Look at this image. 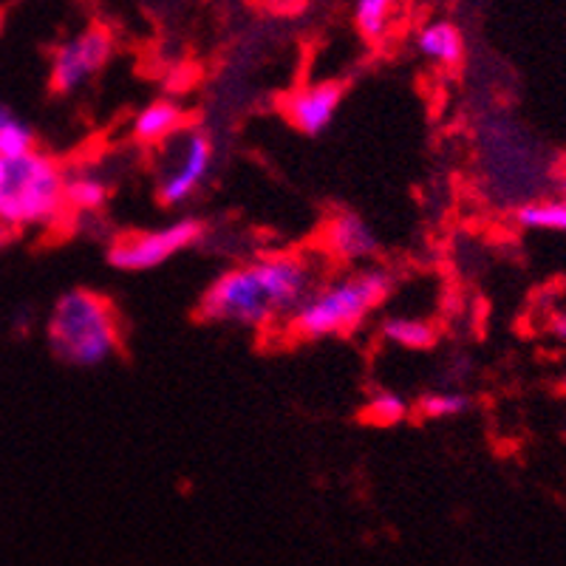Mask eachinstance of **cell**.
<instances>
[{
    "instance_id": "1",
    "label": "cell",
    "mask_w": 566,
    "mask_h": 566,
    "mask_svg": "<svg viewBox=\"0 0 566 566\" xmlns=\"http://www.w3.org/2000/svg\"><path fill=\"white\" fill-rule=\"evenodd\" d=\"M321 283V272L303 252H272L221 272L201 295L196 315L205 323L252 332L283 326Z\"/></svg>"
},
{
    "instance_id": "2",
    "label": "cell",
    "mask_w": 566,
    "mask_h": 566,
    "mask_svg": "<svg viewBox=\"0 0 566 566\" xmlns=\"http://www.w3.org/2000/svg\"><path fill=\"white\" fill-rule=\"evenodd\" d=\"M391 290V272L382 266H363L335 281L317 283L283 326L297 340L352 335L380 310Z\"/></svg>"
},
{
    "instance_id": "3",
    "label": "cell",
    "mask_w": 566,
    "mask_h": 566,
    "mask_svg": "<svg viewBox=\"0 0 566 566\" xmlns=\"http://www.w3.org/2000/svg\"><path fill=\"white\" fill-rule=\"evenodd\" d=\"M45 343L65 366L97 368L119 352L123 328L108 297L91 290H69L49 312Z\"/></svg>"
},
{
    "instance_id": "4",
    "label": "cell",
    "mask_w": 566,
    "mask_h": 566,
    "mask_svg": "<svg viewBox=\"0 0 566 566\" xmlns=\"http://www.w3.org/2000/svg\"><path fill=\"white\" fill-rule=\"evenodd\" d=\"M65 170L49 154L29 150L0 159V221L18 230L54 227L65 207Z\"/></svg>"
},
{
    "instance_id": "5",
    "label": "cell",
    "mask_w": 566,
    "mask_h": 566,
    "mask_svg": "<svg viewBox=\"0 0 566 566\" xmlns=\"http://www.w3.org/2000/svg\"><path fill=\"white\" fill-rule=\"evenodd\" d=\"M165 145H168V150H165L156 196L165 207H181L199 193L201 185L210 176L216 145H212L207 130L193 128V125H185Z\"/></svg>"
},
{
    "instance_id": "6",
    "label": "cell",
    "mask_w": 566,
    "mask_h": 566,
    "mask_svg": "<svg viewBox=\"0 0 566 566\" xmlns=\"http://www.w3.org/2000/svg\"><path fill=\"white\" fill-rule=\"evenodd\" d=\"M205 239V224L199 219H179L174 224L116 235L108 244V264L119 272L159 270L179 252L190 250Z\"/></svg>"
},
{
    "instance_id": "7",
    "label": "cell",
    "mask_w": 566,
    "mask_h": 566,
    "mask_svg": "<svg viewBox=\"0 0 566 566\" xmlns=\"http://www.w3.org/2000/svg\"><path fill=\"white\" fill-rule=\"evenodd\" d=\"M114 57V38L108 29L94 27L74 38L63 40L52 54V80L54 94H74L83 88L91 77H97L99 71Z\"/></svg>"
},
{
    "instance_id": "8",
    "label": "cell",
    "mask_w": 566,
    "mask_h": 566,
    "mask_svg": "<svg viewBox=\"0 0 566 566\" xmlns=\"http://www.w3.org/2000/svg\"><path fill=\"white\" fill-rule=\"evenodd\" d=\"M343 97H346V85L337 83V80L303 85L283 99V116L301 134L321 136L323 130H328V125L335 123Z\"/></svg>"
},
{
    "instance_id": "9",
    "label": "cell",
    "mask_w": 566,
    "mask_h": 566,
    "mask_svg": "<svg viewBox=\"0 0 566 566\" xmlns=\"http://www.w3.org/2000/svg\"><path fill=\"white\" fill-rule=\"evenodd\" d=\"M323 250L340 264H366L380 252V239L363 216L340 210L323 224Z\"/></svg>"
},
{
    "instance_id": "10",
    "label": "cell",
    "mask_w": 566,
    "mask_h": 566,
    "mask_svg": "<svg viewBox=\"0 0 566 566\" xmlns=\"http://www.w3.org/2000/svg\"><path fill=\"white\" fill-rule=\"evenodd\" d=\"M187 125V114L179 103L174 99H154L148 103L139 114L134 116L130 123V136H134L139 145H165L174 134H179Z\"/></svg>"
},
{
    "instance_id": "11",
    "label": "cell",
    "mask_w": 566,
    "mask_h": 566,
    "mask_svg": "<svg viewBox=\"0 0 566 566\" xmlns=\"http://www.w3.org/2000/svg\"><path fill=\"white\" fill-rule=\"evenodd\" d=\"M417 52L422 54L428 63L442 65V69H457L464 60V45L462 32L459 27H453L451 20H431L424 23L417 34Z\"/></svg>"
},
{
    "instance_id": "12",
    "label": "cell",
    "mask_w": 566,
    "mask_h": 566,
    "mask_svg": "<svg viewBox=\"0 0 566 566\" xmlns=\"http://www.w3.org/2000/svg\"><path fill=\"white\" fill-rule=\"evenodd\" d=\"M65 207L77 212L103 210L108 205L111 187L103 176L97 174H65Z\"/></svg>"
},
{
    "instance_id": "13",
    "label": "cell",
    "mask_w": 566,
    "mask_h": 566,
    "mask_svg": "<svg viewBox=\"0 0 566 566\" xmlns=\"http://www.w3.org/2000/svg\"><path fill=\"white\" fill-rule=\"evenodd\" d=\"M382 340H388L391 346L408 348V352H424L437 343V328L428 321H419V317H406L394 315L388 321H382L380 326Z\"/></svg>"
},
{
    "instance_id": "14",
    "label": "cell",
    "mask_w": 566,
    "mask_h": 566,
    "mask_svg": "<svg viewBox=\"0 0 566 566\" xmlns=\"http://www.w3.org/2000/svg\"><path fill=\"white\" fill-rule=\"evenodd\" d=\"M408 417H411L408 399L397 391H388V388L374 391L366 406H363V422L374 424V428H397Z\"/></svg>"
},
{
    "instance_id": "15",
    "label": "cell",
    "mask_w": 566,
    "mask_h": 566,
    "mask_svg": "<svg viewBox=\"0 0 566 566\" xmlns=\"http://www.w3.org/2000/svg\"><path fill=\"white\" fill-rule=\"evenodd\" d=\"M34 136L32 125L23 119V116L14 114L12 108L0 105V159H12V156H23L34 148Z\"/></svg>"
},
{
    "instance_id": "16",
    "label": "cell",
    "mask_w": 566,
    "mask_h": 566,
    "mask_svg": "<svg viewBox=\"0 0 566 566\" xmlns=\"http://www.w3.org/2000/svg\"><path fill=\"white\" fill-rule=\"evenodd\" d=\"M515 221L524 230H555L566 232V199L564 201H533L515 210Z\"/></svg>"
},
{
    "instance_id": "17",
    "label": "cell",
    "mask_w": 566,
    "mask_h": 566,
    "mask_svg": "<svg viewBox=\"0 0 566 566\" xmlns=\"http://www.w3.org/2000/svg\"><path fill=\"white\" fill-rule=\"evenodd\" d=\"M394 3L397 0H357L354 3V23H357L363 38L377 40L386 34L388 23H391Z\"/></svg>"
},
{
    "instance_id": "18",
    "label": "cell",
    "mask_w": 566,
    "mask_h": 566,
    "mask_svg": "<svg viewBox=\"0 0 566 566\" xmlns=\"http://www.w3.org/2000/svg\"><path fill=\"white\" fill-rule=\"evenodd\" d=\"M470 411V397L464 391H431L417 399V413L422 419H453Z\"/></svg>"
},
{
    "instance_id": "19",
    "label": "cell",
    "mask_w": 566,
    "mask_h": 566,
    "mask_svg": "<svg viewBox=\"0 0 566 566\" xmlns=\"http://www.w3.org/2000/svg\"><path fill=\"white\" fill-rule=\"evenodd\" d=\"M266 9H272V12H292V9H297L303 3V0H261Z\"/></svg>"
},
{
    "instance_id": "20",
    "label": "cell",
    "mask_w": 566,
    "mask_h": 566,
    "mask_svg": "<svg viewBox=\"0 0 566 566\" xmlns=\"http://www.w3.org/2000/svg\"><path fill=\"white\" fill-rule=\"evenodd\" d=\"M549 332H553L558 340L566 343V312H558V315H553V321H549Z\"/></svg>"
},
{
    "instance_id": "21",
    "label": "cell",
    "mask_w": 566,
    "mask_h": 566,
    "mask_svg": "<svg viewBox=\"0 0 566 566\" xmlns=\"http://www.w3.org/2000/svg\"><path fill=\"white\" fill-rule=\"evenodd\" d=\"M12 239H14V230H12V227L3 224V221H0V247H7Z\"/></svg>"
},
{
    "instance_id": "22",
    "label": "cell",
    "mask_w": 566,
    "mask_h": 566,
    "mask_svg": "<svg viewBox=\"0 0 566 566\" xmlns=\"http://www.w3.org/2000/svg\"><path fill=\"white\" fill-rule=\"evenodd\" d=\"M558 391L564 394V397H566V374H564V377H560V382H558Z\"/></svg>"
}]
</instances>
